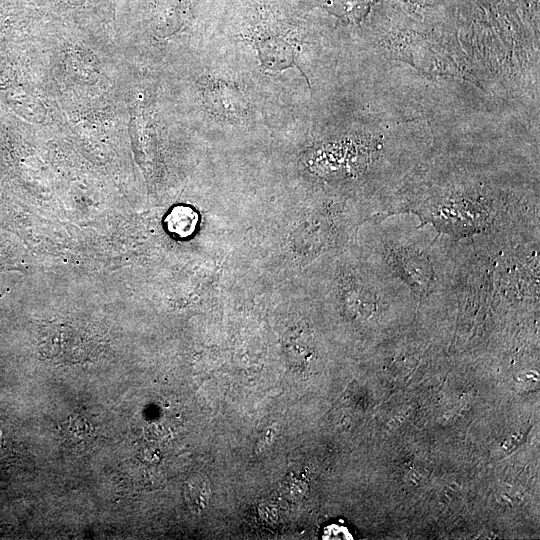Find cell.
I'll return each mask as SVG.
<instances>
[{"mask_svg":"<svg viewBox=\"0 0 540 540\" xmlns=\"http://www.w3.org/2000/svg\"><path fill=\"white\" fill-rule=\"evenodd\" d=\"M88 423H86L85 419H79L76 418L73 421L69 420V424L67 425V436H71L72 438L80 439V441H83V438H85L87 435L90 434L91 429H88Z\"/></svg>","mask_w":540,"mask_h":540,"instance_id":"obj_7","label":"cell"},{"mask_svg":"<svg viewBox=\"0 0 540 540\" xmlns=\"http://www.w3.org/2000/svg\"><path fill=\"white\" fill-rule=\"evenodd\" d=\"M183 495L190 511L202 513L207 509L212 497L209 479L202 474L193 475L185 482Z\"/></svg>","mask_w":540,"mask_h":540,"instance_id":"obj_3","label":"cell"},{"mask_svg":"<svg viewBox=\"0 0 540 540\" xmlns=\"http://www.w3.org/2000/svg\"><path fill=\"white\" fill-rule=\"evenodd\" d=\"M382 270L406 286L409 296L424 298L441 291L440 270L430 245L382 235Z\"/></svg>","mask_w":540,"mask_h":540,"instance_id":"obj_1","label":"cell"},{"mask_svg":"<svg viewBox=\"0 0 540 540\" xmlns=\"http://www.w3.org/2000/svg\"><path fill=\"white\" fill-rule=\"evenodd\" d=\"M197 214L187 206H177L166 218V226L172 234L184 238L191 235L197 224Z\"/></svg>","mask_w":540,"mask_h":540,"instance_id":"obj_6","label":"cell"},{"mask_svg":"<svg viewBox=\"0 0 540 540\" xmlns=\"http://www.w3.org/2000/svg\"><path fill=\"white\" fill-rule=\"evenodd\" d=\"M192 18V0H152L151 21L164 33H173Z\"/></svg>","mask_w":540,"mask_h":540,"instance_id":"obj_2","label":"cell"},{"mask_svg":"<svg viewBox=\"0 0 540 540\" xmlns=\"http://www.w3.org/2000/svg\"><path fill=\"white\" fill-rule=\"evenodd\" d=\"M211 105L213 111L222 115H238L243 111L240 95L231 87L222 83V85H213L211 89Z\"/></svg>","mask_w":540,"mask_h":540,"instance_id":"obj_4","label":"cell"},{"mask_svg":"<svg viewBox=\"0 0 540 540\" xmlns=\"http://www.w3.org/2000/svg\"><path fill=\"white\" fill-rule=\"evenodd\" d=\"M370 0H323L322 6L331 14L349 22H358L367 12Z\"/></svg>","mask_w":540,"mask_h":540,"instance_id":"obj_5","label":"cell"}]
</instances>
